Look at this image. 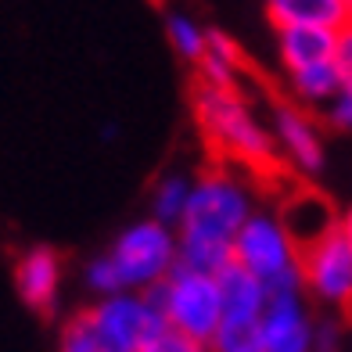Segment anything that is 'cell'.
Returning <instances> with one entry per match:
<instances>
[{
    "label": "cell",
    "mask_w": 352,
    "mask_h": 352,
    "mask_svg": "<svg viewBox=\"0 0 352 352\" xmlns=\"http://www.w3.org/2000/svg\"><path fill=\"white\" fill-rule=\"evenodd\" d=\"M190 111L205 137V144L223 158V166L266 173L277 169L280 158L270 137V126L259 119L245 90H223V87H195Z\"/></svg>",
    "instance_id": "1"
},
{
    "label": "cell",
    "mask_w": 352,
    "mask_h": 352,
    "mask_svg": "<svg viewBox=\"0 0 352 352\" xmlns=\"http://www.w3.org/2000/svg\"><path fill=\"white\" fill-rule=\"evenodd\" d=\"M255 190L248 176L234 173L230 166H216L195 176L190 184V201L184 209V219L176 223V237L190 241H212V245H234V237L252 219Z\"/></svg>",
    "instance_id": "2"
},
{
    "label": "cell",
    "mask_w": 352,
    "mask_h": 352,
    "mask_svg": "<svg viewBox=\"0 0 352 352\" xmlns=\"http://www.w3.org/2000/svg\"><path fill=\"white\" fill-rule=\"evenodd\" d=\"M230 252L234 263L248 270L255 280H263L270 295L302 292V252L287 237L274 209H255L241 234L234 237Z\"/></svg>",
    "instance_id": "3"
},
{
    "label": "cell",
    "mask_w": 352,
    "mask_h": 352,
    "mask_svg": "<svg viewBox=\"0 0 352 352\" xmlns=\"http://www.w3.org/2000/svg\"><path fill=\"white\" fill-rule=\"evenodd\" d=\"M104 255L122 292H155L180 263V237L173 227L148 216L130 223Z\"/></svg>",
    "instance_id": "4"
},
{
    "label": "cell",
    "mask_w": 352,
    "mask_h": 352,
    "mask_svg": "<svg viewBox=\"0 0 352 352\" xmlns=\"http://www.w3.org/2000/svg\"><path fill=\"white\" fill-rule=\"evenodd\" d=\"M151 298H155L158 313H162L166 327L198 345H209L216 327L223 324V295H219L216 277L176 266L151 292Z\"/></svg>",
    "instance_id": "5"
},
{
    "label": "cell",
    "mask_w": 352,
    "mask_h": 352,
    "mask_svg": "<svg viewBox=\"0 0 352 352\" xmlns=\"http://www.w3.org/2000/svg\"><path fill=\"white\" fill-rule=\"evenodd\" d=\"M83 316L108 352H144L166 331V320L151 292H119L108 298H94Z\"/></svg>",
    "instance_id": "6"
},
{
    "label": "cell",
    "mask_w": 352,
    "mask_h": 352,
    "mask_svg": "<svg viewBox=\"0 0 352 352\" xmlns=\"http://www.w3.org/2000/svg\"><path fill=\"white\" fill-rule=\"evenodd\" d=\"M302 292L334 313L352 309V245L342 234L302 252Z\"/></svg>",
    "instance_id": "7"
},
{
    "label": "cell",
    "mask_w": 352,
    "mask_h": 352,
    "mask_svg": "<svg viewBox=\"0 0 352 352\" xmlns=\"http://www.w3.org/2000/svg\"><path fill=\"white\" fill-rule=\"evenodd\" d=\"M270 137L280 166H287L295 176H316L324 169V130L309 108H298L292 101H277L270 111Z\"/></svg>",
    "instance_id": "8"
},
{
    "label": "cell",
    "mask_w": 352,
    "mask_h": 352,
    "mask_svg": "<svg viewBox=\"0 0 352 352\" xmlns=\"http://www.w3.org/2000/svg\"><path fill=\"white\" fill-rule=\"evenodd\" d=\"M274 212L284 223V230L295 241L298 252H306V248L320 245L324 237L338 234V223H342V209H338V205H334L324 190L306 187V184H292V187H287Z\"/></svg>",
    "instance_id": "9"
},
{
    "label": "cell",
    "mask_w": 352,
    "mask_h": 352,
    "mask_svg": "<svg viewBox=\"0 0 352 352\" xmlns=\"http://www.w3.org/2000/svg\"><path fill=\"white\" fill-rule=\"evenodd\" d=\"M263 349L266 352H313L316 316L309 313L306 292H280L270 295L266 309L259 316Z\"/></svg>",
    "instance_id": "10"
},
{
    "label": "cell",
    "mask_w": 352,
    "mask_h": 352,
    "mask_svg": "<svg viewBox=\"0 0 352 352\" xmlns=\"http://www.w3.org/2000/svg\"><path fill=\"white\" fill-rule=\"evenodd\" d=\"M61 280H65V266L61 255L47 245L25 248L14 263V292L36 313H51L61 298Z\"/></svg>",
    "instance_id": "11"
},
{
    "label": "cell",
    "mask_w": 352,
    "mask_h": 352,
    "mask_svg": "<svg viewBox=\"0 0 352 352\" xmlns=\"http://www.w3.org/2000/svg\"><path fill=\"white\" fill-rule=\"evenodd\" d=\"M274 43H277V61H280L284 76L334 61V29H316V25L277 29Z\"/></svg>",
    "instance_id": "12"
},
{
    "label": "cell",
    "mask_w": 352,
    "mask_h": 352,
    "mask_svg": "<svg viewBox=\"0 0 352 352\" xmlns=\"http://www.w3.org/2000/svg\"><path fill=\"white\" fill-rule=\"evenodd\" d=\"M266 14L274 29L316 25V29H342L352 11L342 0H266Z\"/></svg>",
    "instance_id": "13"
},
{
    "label": "cell",
    "mask_w": 352,
    "mask_h": 352,
    "mask_svg": "<svg viewBox=\"0 0 352 352\" xmlns=\"http://www.w3.org/2000/svg\"><path fill=\"white\" fill-rule=\"evenodd\" d=\"M198 83L201 87H223V90H241V72H245V54L234 36L209 29V43L198 61Z\"/></svg>",
    "instance_id": "14"
},
{
    "label": "cell",
    "mask_w": 352,
    "mask_h": 352,
    "mask_svg": "<svg viewBox=\"0 0 352 352\" xmlns=\"http://www.w3.org/2000/svg\"><path fill=\"white\" fill-rule=\"evenodd\" d=\"M216 280H219V295H223V316H237V320L263 316L266 302H270V292L263 287V280H255L237 263H230Z\"/></svg>",
    "instance_id": "15"
},
{
    "label": "cell",
    "mask_w": 352,
    "mask_h": 352,
    "mask_svg": "<svg viewBox=\"0 0 352 352\" xmlns=\"http://www.w3.org/2000/svg\"><path fill=\"white\" fill-rule=\"evenodd\" d=\"M342 87V76L334 69V61H324V65H313V69H298V72H287V98L298 108H324L334 94Z\"/></svg>",
    "instance_id": "16"
},
{
    "label": "cell",
    "mask_w": 352,
    "mask_h": 352,
    "mask_svg": "<svg viewBox=\"0 0 352 352\" xmlns=\"http://www.w3.org/2000/svg\"><path fill=\"white\" fill-rule=\"evenodd\" d=\"M190 184H195V176H187V173L158 176L155 187H151V219L176 230V223L184 219V209L190 201Z\"/></svg>",
    "instance_id": "17"
},
{
    "label": "cell",
    "mask_w": 352,
    "mask_h": 352,
    "mask_svg": "<svg viewBox=\"0 0 352 352\" xmlns=\"http://www.w3.org/2000/svg\"><path fill=\"white\" fill-rule=\"evenodd\" d=\"M166 36L173 43V51L180 54L184 61L198 65L201 54H205V43H209V29H205L195 14H187V11H169L166 14Z\"/></svg>",
    "instance_id": "18"
},
{
    "label": "cell",
    "mask_w": 352,
    "mask_h": 352,
    "mask_svg": "<svg viewBox=\"0 0 352 352\" xmlns=\"http://www.w3.org/2000/svg\"><path fill=\"white\" fill-rule=\"evenodd\" d=\"M205 352H266L259 320L223 316V324L216 327V334H212V342L205 345Z\"/></svg>",
    "instance_id": "19"
},
{
    "label": "cell",
    "mask_w": 352,
    "mask_h": 352,
    "mask_svg": "<svg viewBox=\"0 0 352 352\" xmlns=\"http://www.w3.org/2000/svg\"><path fill=\"white\" fill-rule=\"evenodd\" d=\"M230 263H234L230 245H212V241H190V237H180V263H176V266L195 270V274H205V277H219Z\"/></svg>",
    "instance_id": "20"
},
{
    "label": "cell",
    "mask_w": 352,
    "mask_h": 352,
    "mask_svg": "<svg viewBox=\"0 0 352 352\" xmlns=\"http://www.w3.org/2000/svg\"><path fill=\"white\" fill-rule=\"evenodd\" d=\"M58 352H108V349L98 342V334L90 331L87 316L76 313L69 324L61 327V345H58Z\"/></svg>",
    "instance_id": "21"
},
{
    "label": "cell",
    "mask_w": 352,
    "mask_h": 352,
    "mask_svg": "<svg viewBox=\"0 0 352 352\" xmlns=\"http://www.w3.org/2000/svg\"><path fill=\"white\" fill-rule=\"evenodd\" d=\"M83 284H87V292L94 298H108V295H119L122 292L116 270H111V263H108V255H98V259H90L83 266Z\"/></svg>",
    "instance_id": "22"
},
{
    "label": "cell",
    "mask_w": 352,
    "mask_h": 352,
    "mask_svg": "<svg viewBox=\"0 0 352 352\" xmlns=\"http://www.w3.org/2000/svg\"><path fill=\"white\" fill-rule=\"evenodd\" d=\"M324 111V122L327 130H338V133H352V83H342L338 94L320 108Z\"/></svg>",
    "instance_id": "23"
},
{
    "label": "cell",
    "mask_w": 352,
    "mask_h": 352,
    "mask_svg": "<svg viewBox=\"0 0 352 352\" xmlns=\"http://www.w3.org/2000/svg\"><path fill=\"white\" fill-rule=\"evenodd\" d=\"M334 69L342 83H352V19L342 29H334Z\"/></svg>",
    "instance_id": "24"
},
{
    "label": "cell",
    "mask_w": 352,
    "mask_h": 352,
    "mask_svg": "<svg viewBox=\"0 0 352 352\" xmlns=\"http://www.w3.org/2000/svg\"><path fill=\"white\" fill-rule=\"evenodd\" d=\"M342 320L338 316H327V320H316V331H313V352H342Z\"/></svg>",
    "instance_id": "25"
},
{
    "label": "cell",
    "mask_w": 352,
    "mask_h": 352,
    "mask_svg": "<svg viewBox=\"0 0 352 352\" xmlns=\"http://www.w3.org/2000/svg\"><path fill=\"white\" fill-rule=\"evenodd\" d=\"M144 352H205V345H198V342H190V338H184V334H176V331H162L158 338L144 349Z\"/></svg>",
    "instance_id": "26"
},
{
    "label": "cell",
    "mask_w": 352,
    "mask_h": 352,
    "mask_svg": "<svg viewBox=\"0 0 352 352\" xmlns=\"http://www.w3.org/2000/svg\"><path fill=\"white\" fill-rule=\"evenodd\" d=\"M338 234H342L345 241L352 245V205H349V209L342 212V223H338Z\"/></svg>",
    "instance_id": "27"
},
{
    "label": "cell",
    "mask_w": 352,
    "mask_h": 352,
    "mask_svg": "<svg viewBox=\"0 0 352 352\" xmlns=\"http://www.w3.org/2000/svg\"><path fill=\"white\" fill-rule=\"evenodd\" d=\"M342 4H345V8H349V11H352V0H342Z\"/></svg>",
    "instance_id": "28"
}]
</instances>
